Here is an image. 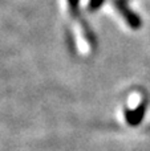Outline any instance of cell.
I'll return each instance as SVG.
<instances>
[{"instance_id":"obj_3","label":"cell","mask_w":150,"mask_h":151,"mask_svg":"<svg viewBox=\"0 0 150 151\" xmlns=\"http://www.w3.org/2000/svg\"><path fill=\"white\" fill-rule=\"evenodd\" d=\"M102 3H104V0H90V3H89V9H90V11L98 9V7H100Z\"/></svg>"},{"instance_id":"obj_2","label":"cell","mask_w":150,"mask_h":151,"mask_svg":"<svg viewBox=\"0 0 150 151\" xmlns=\"http://www.w3.org/2000/svg\"><path fill=\"white\" fill-rule=\"evenodd\" d=\"M144 113H145V105L138 106L134 111L129 110V111H126V122L129 123V125H132V126H137L138 123L142 121Z\"/></svg>"},{"instance_id":"obj_1","label":"cell","mask_w":150,"mask_h":151,"mask_svg":"<svg viewBox=\"0 0 150 151\" xmlns=\"http://www.w3.org/2000/svg\"><path fill=\"white\" fill-rule=\"evenodd\" d=\"M114 4H116L117 9L120 11V13L122 15V17L125 19V21H126V23L129 24L133 29H138V28H140V27H141V19L138 17L134 12H132V11L126 7L125 1H122V0H116V1H114Z\"/></svg>"}]
</instances>
